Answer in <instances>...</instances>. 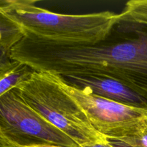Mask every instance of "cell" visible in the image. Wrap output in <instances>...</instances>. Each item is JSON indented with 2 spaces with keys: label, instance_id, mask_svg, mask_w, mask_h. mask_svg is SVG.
<instances>
[{
  "label": "cell",
  "instance_id": "obj_1",
  "mask_svg": "<svg viewBox=\"0 0 147 147\" xmlns=\"http://www.w3.org/2000/svg\"><path fill=\"white\" fill-rule=\"evenodd\" d=\"M12 61L58 76L113 79L147 99V24L121 19L95 44L65 43L24 35L11 49Z\"/></svg>",
  "mask_w": 147,
  "mask_h": 147
},
{
  "label": "cell",
  "instance_id": "obj_2",
  "mask_svg": "<svg viewBox=\"0 0 147 147\" xmlns=\"http://www.w3.org/2000/svg\"><path fill=\"white\" fill-rule=\"evenodd\" d=\"M35 0H10L1 10L17 23L24 35L65 43L95 44L103 40L120 20V14L100 11L86 14L55 13Z\"/></svg>",
  "mask_w": 147,
  "mask_h": 147
},
{
  "label": "cell",
  "instance_id": "obj_3",
  "mask_svg": "<svg viewBox=\"0 0 147 147\" xmlns=\"http://www.w3.org/2000/svg\"><path fill=\"white\" fill-rule=\"evenodd\" d=\"M16 88L31 109L80 147L107 140L94 129L82 108L52 73L34 71Z\"/></svg>",
  "mask_w": 147,
  "mask_h": 147
},
{
  "label": "cell",
  "instance_id": "obj_4",
  "mask_svg": "<svg viewBox=\"0 0 147 147\" xmlns=\"http://www.w3.org/2000/svg\"><path fill=\"white\" fill-rule=\"evenodd\" d=\"M80 147L34 111L16 88L0 96V146Z\"/></svg>",
  "mask_w": 147,
  "mask_h": 147
},
{
  "label": "cell",
  "instance_id": "obj_5",
  "mask_svg": "<svg viewBox=\"0 0 147 147\" xmlns=\"http://www.w3.org/2000/svg\"><path fill=\"white\" fill-rule=\"evenodd\" d=\"M54 76L60 87L82 108L94 129L107 138L134 134L147 121L146 109L87 93L65 84L59 76Z\"/></svg>",
  "mask_w": 147,
  "mask_h": 147
},
{
  "label": "cell",
  "instance_id": "obj_6",
  "mask_svg": "<svg viewBox=\"0 0 147 147\" xmlns=\"http://www.w3.org/2000/svg\"><path fill=\"white\" fill-rule=\"evenodd\" d=\"M68 86L126 106L146 109L147 99L113 79L96 76H59Z\"/></svg>",
  "mask_w": 147,
  "mask_h": 147
},
{
  "label": "cell",
  "instance_id": "obj_7",
  "mask_svg": "<svg viewBox=\"0 0 147 147\" xmlns=\"http://www.w3.org/2000/svg\"><path fill=\"white\" fill-rule=\"evenodd\" d=\"M34 72L27 65L13 61L10 67L0 71V96L28 80Z\"/></svg>",
  "mask_w": 147,
  "mask_h": 147
},
{
  "label": "cell",
  "instance_id": "obj_8",
  "mask_svg": "<svg viewBox=\"0 0 147 147\" xmlns=\"http://www.w3.org/2000/svg\"><path fill=\"white\" fill-rule=\"evenodd\" d=\"M24 36L21 27L0 11V46L11 50Z\"/></svg>",
  "mask_w": 147,
  "mask_h": 147
},
{
  "label": "cell",
  "instance_id": "obj_9",
  "mask_svg": "<svg viewBox=\"0 0 147 147\" xmlns=\"http://www.w3.org/2000/svg\"><path fill=\"white\" fill-rule=\"evenodd\" d=\"M121 19L147 24V0H131L120 14Z\"/></svg>",
  "mask_w": 147,
  "mask_h": 147
},
{
  "label": "cell",
  "instance_id": "obj_10",
  "mask_svg": "<svg viewBox=\"0 0 147 147\" xmlns=\"http://www.w3.org/2000/svg\"><path fill=\"white\" fill-rule=\"evenodd\" d=\"M107 140L112 147H147V121L134 134Z\"/></svg>",
  "mask_w": 147,
  "mask_h": 147
},
{
  "label": "cell",
  "instance_id": "obj_11",
  "mask_svg": "<svg viewBox=\"0 0 147 147\" xmlns=\"http://www.w3.org/2000/svg\"><path fill=\"white\" fill-rule=\"evenodd\" d=\"M11 50L0 46V71L5 70L11 66L13 61L10 55Z\"/></svg>",
  "mask_w": 147,
  "mask_h": 147
},
{
  "label": "cell",
  "instance_id": "obj_12",
  "mask_svg": "<svg viewBox=\"0 0 147 147\" xmlns=\"http://www.w3.org/2000/svg\"><path fill=\"white\" fill-rule=\"evenodd\" d=\"M83 147H112V146L109 144V143L108 142V140H106L103 142H98V143H95V144H92L86 145V146Z\"/></svg>",
  "mask_w": 147,
  "mask_h": 147
},
{
  "label": "cell",
  "instance_id": "obj_13",
  "mask_svg": "<svg viewBox=\"0 0 147 147\" xmlns=\"http://www.w3.org/2000/svg\"><path fill=\"white\" fill-rule=\"evenodd\" d=\"M10 0H0V11L9 4Z\"/></svg>",
  "mask_w": 147,
  "mask_h": 147
},
{
  "label": "cell",
  "instance_id": "obj_14",
  "mask_svg": "<svg viewBox=\"0 0 147 147\" xmlns=\"http://www.w3.org/2000/svg\"><path fill=\"white\" fill-rule=\"evenodd\" d=\"M28 147H63L60 146H55V145H37V146H32Z\"/></svg>",
  "mask_w": 147,
  "mask_h": 147
},
{
  "label": "cell",
  "instance_id": "obj_15",
  "mask_svg": "<svg viewBox=\"0 0 147 147\" xmlns=\"http://www.w3.org/2000/svg\"><path fill=\"white\" fill-rule=\"evenodd\" d=\"M0 147H1V146H0Z\"/></svg>",
  "mask_w": 147,
  "mask_h": 147
}]
</instances>
